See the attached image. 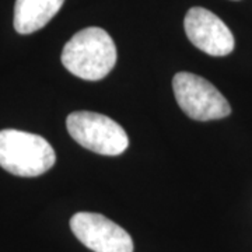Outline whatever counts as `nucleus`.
Instances as JSON below:
<instances>
[{"label":"nucleus","instance_id":"nucleus-5","mask_svg":"<svg viewBox=\"0 0 252 252\" xmlns=\"http://www.w3.org/2000/svg\"><path fill=\"white\" fill-rule=\"evenodd\" d=\"M70 228L83 245L94 252H133V240L125 230L98 213L80 212L70 219Z\"/></svg>","mask_w":252,"mask_h":252},{"label":"nucleus","instance_id":"nucleus-1","mask_svg":"<svg viewBox=\"0 0 252 252\" xmlns=\"http://www.w3.org/2000/svg\"><path fill=\"white\" fill-rule=\"evenodd\" d=\"M63 66L83 80L104 79L117 63V46L105 30L89 27L76 32L62 51Z\"/></svg>","mask_w":252,"mask_h":252},{"label":"nucleus","instance_id":"nucleus-4","mask_svg":"<svg viewBox=\"0 0 252 252\" xmlns=\"http://www.w3.org/2000/svg\"><path fill=\"white\" fill-rule=\"evenodd\" d=\"M172 89L180 108L195 121L223 119L231 114V107L224 95L200 76L177 73L172 79Z\"/></svg>","mask_w":252,"mask_h":252},{"label":"nucleus","instance_id":"nucleus-3","mask_svg":"<svg viewBox=\"0 0 252 252\" xmlns=\"http://www.w3.org/2000/svg\"><path fill=\"white\" fill-rule=\"evenodd\" d=\"M66 127L84 149L102 156H119L129 146L125 129L107 115L76 111L66 119Z\"/></svg>","mask_w":252,"mask_h":252},{"label":"nucleus","instance_id":"nucleus-2","mask_svg":"<svg viewBox=\"0 0 252 252\" xmlns=\"http://www.w3.org/2000/svg\"><path fill=\"white\" fill-rule=\"evenodd\" d=\"M56 153L42 136L17 129L0 130V167L17 177H38L54 167Z\"/></svg>","mask_w":252,"mask_h":252},{"label":"nucleus","instance_id":"nucleus-7","mask_svg":"<svg viewBox=\"0 0 252 252\" xmlns=\"http://www.w3.org/2000/svg\"><path fill=\"white\" fill-rule=\"evenodd\" d=\"M64 0H16L14 28L27 35L44 28L58 14Z\"/></svg>","mask_w":252,"mask_h":252},{"label":"nucleus","instance_id":"nucleus-6","mask_svg":"<svg viewBox=\"0 0 252 252\" xmlns=\"http://www.w3.org/2000/svg\"><path fill=\"white\" fill-rule=\"evenodd\" d=\"M184 28L189 41L210 56H225L234 49V36L230 28L210 10L189 9L184 20Z\"/></svg>","mask_w":252,"mask_h":252}]
</instances>
